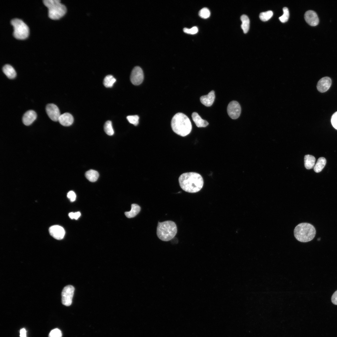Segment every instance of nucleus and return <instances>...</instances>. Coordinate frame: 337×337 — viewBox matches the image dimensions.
<instances>
[{
  "label": "nucleus",
  "instance_id": "obj_28",
  "mask_svg": "<svg viewBox=\"0 0 337 337\" xmlns=\"http://www.w3.org/2000/svg\"><path fill=\"white\" fill-rule=\"evenodd\" d=\"M198 14L203 19H207L210 17V12L208 8L204 7L199 11Z\"/></svg>",
  "mask_w": 337,
  "mask_h": 337
},
{
  "label": "nucleus",
  "instance_id": "obj_30",
  "mask_svg": "<svg viewBox=\"0 0 337 337\" xmlns=\"http://www.w3.org/2000/svg\"><path fill=\"white\" fill-rule=\"evenodd\" d=\"M62 334L60 330L56 328L52 330L50 332L48 337H62Z\"/></svg>",
  "mask_w": 337,
  "mask_h": 337
},
{
  "label": "nucleus",
  "instance_id": "obj_6",
  "mask_svg": "<svg viewBox=\"0 0 337 337\" xmlns=\"http://www.w3.org/2000/svg\"><path fill=\"white\" fill-rule=\"evenodd\" d=\"M13 27V36L18 39H24L27 37L29 34V29L27 26L21 19L14 18L11 21Z\"/></svg>",
  "mask_w": 337,
  "mask_h": 337
},
{
  "label": "nucleus",
  "instance_id": "obj_17",
  "mask_svg": "<svg viewBox=\"0 0 337 337\" xmlns=\"http://www.w3.org/2000/svg\"><path fill=\"white\" fill-rule=\"evenodd\" d=\"M192 117L193 121L198 127H205L209 124L207 121L203 119L196 112L192 113Z\"/></svg>",
  "mask_w": 337,
  "mask_h": 337
},
{
  "label": "nucleus",
  "instance_id": "obj_10",
  "mask_svg": "<svg viewBox=\"0 0 337 337\" xmlns=\"http://www.w3.org/2000/svg\"><path fill=\"white\" fill-rule=\"evenodd\" d=\"M46 111L50 118L54 121H58L61 115L58 108L55 105L51 103L46 106Z\"/></svg>",
  "mask_w": 337,
  "mask_h": 337
},
{
  "label": "nucleus",
  "instance_id": "obj_27",
  "mask_svg": "<svg viewBox=\"0 0 337 337\" xmlns=\"http://www.w3.org/2000/svg\"><path fill=\"white\" fill-rule=\"evenodd\" d=\"M283 14L279 17L280 21L283 23L286 22L288 20L289 17V13L288 8L286 7H284L283 9Z\"/></svg>",
  "mask_w": 337,
  "mask_h": 337
},
{
  "label": "nucleus",
  "instance_id": "obj_22",
  "mask_svg": "<svg viewBox=\"0 0 337 337\" xmlns=\"http://www.w3.org/2000/svg\"><path fill=\"white\" fill-rule=\"evenodd\" d=\"M85 176L90 181L95 182L98 179L99 174L97 171L93 169H90L86 172Z\"/></svg>",
  "mask_w": 337,
  "mask_h": 337
},
{
  "label": "nucleus",
  "instance_id": "obj_36",
  "mask_svg": "<svg viewBox=\"0 0 337 337\" xmlns=\"http://www.w3.org/2000/svg\"><path fill=\"white\" fill-rule=\"evenodd\" d=\"M20 337H27L26 331L25 329L22 328L20 330Z\"/></svg>",
  "mask_w": 337,
  "mask_h": 337
},
{
  "label": "nucleus",
  "instance_id": "obj_21",
  "mask_svg": "<svg viewBox=\"0 0 337 337\" xmlns=\"http://www.w3.org/2000/svg\"><path fill=\"white\" fill-rule=\"evenodd\" d=\"M242 24L241 28L244 33H247L249 30L250 27V20L247 16L246 15H242L240 17Z\"/></svg>",
  "mask_w": 337,
  "mask_h": 337
},
{
  "label": "nucleus",
  "instance_id": "obj_35",
  "mask_svg": "<svg viewBox=\"0 0 337 337\" xmlns=\"http://www.w3.org/2000/svg\"><path fill=\"white\" fill-rule=\"evenodd\" d=\"M331 300L332 303L333 304L337 305V290L333 294L331 297Z\"/></svg>",
  "mask_w": 337,
  "mask_h": 337
},
{
  "label": "nucleus",
  "instance_id": "obj_14",
  "mask_svg": "<svg viewBox=\"0 0 337 337\" xmlns=\"http://www.w3.org/2000/svg\"><path fill=\"white\" fill-rule=\"evenodd\" d=\"M37 115L33 110H30L26 112L22 118V121L24 125L26 126L31 125L36 119Z\"/></svg>",
  "mask_w": 337,
  "mask_h": 337
},
{
  "label": "nucleus",
  "instance_id": "obj_24",
  "mask_svg": "<svg viewBox=\"0 0 337 337\" xmlns=\"http://www.w3.org/2000/svg\"><path fill=\"white\" fill-rule=\"evenodd\" d=\"M116 81V79L112 75H108L104 78L103 84L106 87H111Z\"/></svg>",
  "mask_w": 337,
  "mask_h": 337
},
{
  "label": "nucleus",
  "instance_id": "obj_12",
  "mask_svg": "<svg viewBox=\"0 0 337 337\" xmlns=\"http://www.w3.org/2000/svg\"><path fill=\"white\" fill-rule=\"evenodd\" d=\"M331 83V80L330 77L327 76L323 77L318 82L317 88L320 92H325L330 88Z\"/></svg>",
  "mask_w": 337,
  "mask_h": 337
},
{
  "label": "nucleus",
  "instance_id": "obj_26",
  "mask_svg": "<svg viewBox=\"0 0 337 337\" xmlns=\"http://www.w3.org/2000/svg\"><path fill=\"white\" fill-rule=\"evenodd\" d=\"M273 13L271 11H268L261 13L259 15L260 19L262 21L265 22L270 19L273 16Z\"/></svg>",
  "mask_w": 337,
  "mask_h": 337
},
{
  "label": "nucleus",
  "instance_id": "obj_34",
  "mask_svg": "<svg viewBox=\"0 0 337 337\" xmlns=\"http://www.w3.org/2000/svg\"><path fill=\"white\" fill-rule=\"evenodd\" d=\"M81 215V213L79 212H70L68 214L69 217L71 219H74L76 220L77 219L80 217Z\"/></svg>",
  "mask_w": 337,
  "mask_h": 337
},
{
  "label": "nucleus",
  "instance_id": "obj_3",
  "mask_svg": "<svg viewBox=\"0 0 337 337\" xmlns=\"http://www.w3.org/2000/svg\"><path fill=\"white\" fill-rule=\"evenodd\" d=\"M177 232L175 223L172 221L159 222L157 227V235L158 238L164 241H168L173 239Z\"/></svg>",
  "mask_w": 337,
  "mask_h": 337
},
{
  "label": "nucleus",
  "instance_id": "obj_4",
  "mask_svg": "<svg viewBox=\"0 0 337 337\" xmlns=\"http://www.w3.org/2000/svg\"><path fill=\"white\" fill-rule=\"evenodd\" d=\"M294 235L298 241L303 242L312 240L315 237L316 230L314 226L308 223H301L297 225L294 231Z\"/></svg>",
  "mask_w": 337,
  "mask_h": 337
},
{
  "label": "nucleus",
  "instance_id": "obj_2",
  "mask_svg": "<svg viewBox=\"0 0 337 337\" xmlns=\"http://www.w3.org/2000/svg\"><path fill=\"white\" fill-rule=\"evenodd\" d=\"M171 125L173 131L182 137L188 135L192 129L190 119L185 115L181 113H177L173 117Z\"/></svg>",
  "mask_w": 337,
  "mask_h": 337
},
{
  "label": "nucleus",
  "instance_id": "obj_9",
  "mask_svg": "<svg viewBox=\"0 0 337 337\" xmlns=\"http://www.w3.org/2000/svg\"><path fill=\"white\" fill-rule=\"evenodd\" d=\"M227 111L231 118L236 119L239 117L240 115L241 106L237 101L234 100L231 101L228 105Z\"/></svg>",
  "mask_w": 337,
  "mask_h": 337
},
{
  "label": "nucleus",
  "instance_id": "obj_20",
  "mask_svg": "<svg viewBox=\"0 0 337 337\" xmlns=\"http://www.w3.org/2000/svg\"><path fill=\"white\" fill-rule=\"evenodd\" d=\"M315 157L310 155L307 154L304 157V164L305 168L309 169L313 168L315 165Z\"/></svg>",
  "mask_w": 337,
  "mask_h": 337
},
{
  "label": "nucleus",
  "instance_id": "obj_18",
  "mask_svg": "<svg viewBox=\"0 0 337 337\" xmlns=\"http://www.w3.org/2000/svg\"><path fill=\"white\" fill-rule=\"evenodd\" d=\"M141 207L138 204L133 203L131 205V209L128 212H126L125 214L128 218H133L135 217L140 212Z\"/></svg>",
  "mask_w": 337,
  "mask_h": 337
},
{
  "label": "nucleus",
  "instance_id": "obj_13",
  "mask_svg": "<svg viewBox=\"0 0 337 337\" xmlns=\"http://www.w3.org/2000/svg\"><path fill=\"white\" fill-rule=\"evenodd\" d=\"M306 22L312 26H315L319 23V19L316 13L314 11L310 10L306 11L304 15Z\"/></svg>",
  "mask_w": 337,
  "mask_h": 337
},
{
  "label": "nucleus",
  "instance_id": "obj_31",
  "mask_svg": "<svg viewBox=\"0 0 337 337\" xmlns=\"http://www.w3.org/2000/svg\"><path fill=\"white\" fill-rule=\"evenodd\" d=\"M183 31L184 32L188 34H194L198 32V29L196 27H193L190 29L185 27L183 29Z\"/></svg>",
  "mask_w": 337,
  "mask_h": 337
},
{
  "label": "nucleus",
  "instance_id": "obj_16",
  "mask_svg": "<svg viewBox=\"0 0 337 337\" xmlns=\"http://www.w3.org/2000/svg\"><path fill=\"white\" fill-rule=\"evenodd\" d=\"M58 121L62 125L68 126L72 124L74 118L71 114L68 113H65L60 115Z\"/></svg>",
  "mask_w": 337,
  "mask_h": 337
},
{
  "label": "nucleus",
  "instance_id": "obj_32",
  "mask_svg": "<svg viewBox=\"0 0 337 337\" xmlns=\"http://www.w3.org/2000/svg\"><path fill=\"white\" fill-rule=\"evenodd\" d=\"M331 121L333 127L337 130V111L332 115Z\"/></svg>",
  "mask_w": 337,
  "mask_h": 337
},
{
  "label": "nucleus",
  "instance_id": "obj_29",
  "mask_svg": "<svg viewBox=\"0 0 337 337\" xmlns=\"http://www.w3.org/2000/svg\"><path fill=\"white\" fill-rule=\"evenodd\" d=\"M126 118L129 123L135 126H137L139 124V117L137 115H129Z\"/></svg>",
  "mask_w": 337,
  "mask_h": 337
},
{
  "label": "nucleus",
  "instance_id": "obj_8",
  "mask_svg": "<svg viewBox=\"0 0 337 337\" xmlns=\"http://www.w3.org/2000/svg\"><path fill=\"white\" fill-rule=\"evenodd\" d=\"M144 79V73L142 69L139 66H136L132 70L130 76V80L134 85H140Z\"/></svg>",
  "mask_w": 337,
  "mask_h": 337
},
{
  "label": "nucleus",
  "instance_id": "obj_11",
  "mask_svg": "<svg viewBox=\"0 0 337 337\" xmlns=\"http://www.w3.org/2000/svg\"><path fill=\"white\" fill-rule=\"evenodd\" d=\"M49 231L51 236L54 238L59 240L63 238L65 233L63 228L57 225H53L50 227Z\"/></svg>",
  "mask_w": 337,
  "mask_h": 337
},
{
  "label": "nucleus",
  "instance_id": "obj_7",
  "mask_svg": "<svg viewBox=\"0 0 337 337\" xmlns=\"http://www.w3.org/2000/svg\"><path fill=\"white\" fill-rule=\"evenodd\" d=\"M74 290V287L70 285L64 288L61 293V301L63 305L69 306L71 305Z\"/></svg>",
  "mask_w": 337,
  "mask_h": 337
},
{
  "label": "nucleus",
  "instance_id": "obj_1",
  "mask_svg": "<svg viewBox=\"0 0 337 337\" xmlns=\"http://www.w3.org/2000/svg\"><path fill=\"white\" fill-rule=\"evenodd\" d=\"M178 182L181 188L189 193H195L200 191L204 183L201 175L193 172L183 173L179 177Z\"/></svg>",
  "mask_w": 337,
  "mask_h": 337
},
{
  "label": "nucleus",
  "instance_id": "obj_33",
  "mask_svg": "<svg viewBox=\"0 0 337 337\" xmlns=\"http://www.w3.org/2000/svg\"><path fill=\"white\" fill-rule=\"evenodd\" d=\"M67 197L71 201L74 202L76 199V195L74 192L71 191L67 193Z\"/></svg>",
  "mask_w": 337,
  "mask_h": 337
},
{
  "label": "nucleus",
  "instance_id": "obj_19",
  "mask_svg": "<svg viewBox=\"0 0 337 337\" xmlns=\"http://www.w3.org/2000/svg\"><path fill=\"white\" fill-rule=\"evenodd\" d=\"M2 71L6 76L10 79H13L16 76V73L15 70L10 65H5L3 67Z\"/></svg>",
  "mask_w": 337,
  "mask_h": 337
},
{
  "label": "nucleus",
  "instance_id": "obj_25",
  "mask_svg": "<svg viewBox=\"0 0 337 337\" xmlns=\"http://www.w3.org/2000/svg\"><path fill=\"white\" fill-rule=\"evenodd\" d=\"M104 130L109 135L111 136L114 134V131L110 121L108 120L105 122L104 125Z\"/></svg>",
  "mask_w": 337,
  "mask_h": 337
},
{
  "label": "nucleus",
  "instance_id": "obj_23",
  "mask_svg": "<svg viewBox=\"0 0 337 337\" xmlns=\"http://www.w3.org/2000/svg\"><path fill=\"white\" fill-rule=\"evenodd\" d=\"M326 162L325 159L323 157H320L315 165L314 169L316 173L320 172L325 166Z\"/></svg>",
  "mask_w": 337,
  "mask_h": 337
},
{
  "label": "nucleus",
  "instance_id": "obj_5",
  "mask_svg": "<svg viewBox=\"0 0 337 337\" xmlns=\"http://www.w3.org/2000/svg\"><path fill=\"white\" fill-rule=\"evenodd\" d=\"M43 2L48 8V16L51 19H59L66 12V7L60 2V0H44Z\"/></svg>",
  "mask_w": 337,
  "mask_h": 337
},
{
  "label": "nucleus",
  "instance_id": "obj_15",
  "mask_svg": "<svg viewBox=\"0 0 337 337\" xmlns=\"http://www.w3.org/2000/svg\"><path fill=\"white\" fill-rule=\"evenodd\" d=\"M215 99V92L214 90H212L208 95L201 96L200 97V100L203 105L209 107L212 105Z\"/></svg>",
  "mask_w": 337,
  "mask_h": 337
}]
</instances>
